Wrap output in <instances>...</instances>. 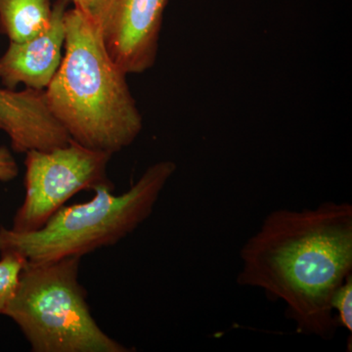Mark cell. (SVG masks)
<instances>
[{
  "instance_id": "obj_1",
  "label": "cell",
  "mask_w": 352,
  "mask_h": 352,
  "mask_svg": "<svg viewBox=\"0 0 352 352\" xmlns=\"http://www.w3.org/2000/svg\"><path fill=\"white\" fill-rule=\"evenodd\" d=\"M240 261L239 286L283 302L298 333L332 340L333 296L352 274V206L274 210L241 248Z\"/></svg>"
},
{
  "instance_id": "obj_2",
  "label": "cell",
  "mask_w": 352,
  "mask_h": 352,
  "mask_svg": "<svg viewBox=\"0 0 352 352\" xmlns=\"http://www.w3.org/2000/svg\"><path fill=\"white\" fill-rule=\"evenodd\" d=\"M66 38L59 69L44 90L51 113L72 140L115 154L143 129V118L126 82L82 9L65 13Z\"/></svg>"
},
{
  "instance_id": "obj_3",
  "label": "cell",
  "mask_w": 352,
  "mask_h": 352,
  "mask_svg": "<svg viewBox=\"0 0 352 352\" xmlns=\"http://www.w3.org/2000/svg\"><path fill=\"white\" fill-rule=\"evenodd\" d=\"M176 170L173 161L150 166L124 193L100 185L85 203L62 207L41 228L17 232L0 227V252H14L25 263L38 264L82 256L119 243L133 232L154 210L166 183Z\"/></svg>"
},
{
  "instance_id": "obj_4",
  "label": "cell",
  "mask_w": 352,
  "mask_h": 352,
  "mask_svg": "<svg viewBox=\"0 0 352 352\" xmlns=\"http://www.w3.org/2000/svg\"><path fill=\"white\" fill-rule=\"evenodd\" d=\"M80 256L25 263L3 315L34 352H129L99 327L78 282Z\"/></svg>"
},
{
  "instance_id": "obj_5",
  "label": "cell",
  "mask_w": 352,
  "mask_h": 352,
  "mask_svg": "<svg viewBox=\"0 0 352 352\" xmlns=\"http://www.w3.org/2000/svg\"><path fill=\"white\" fill-rule=\"evenodd\" d=\"M111 153L74 140L54 149L25 153V198L13 219L12 230L32 232L72 198L100 185H113L107 175Z\"/></svg>"
},
{
  "instance_id": "obj_6",
  "label": "cell",
  "mask_w": 352,
  "mask_h": 352,
  "mask_svg": "<svg viewBox=\"0 0 352 352\" xmlns=\"http://www.w3.org/2000/svg\"><path fill=\"white\" fill-rule=\"evenodd\" d=\"M168 0H95L85 12L104 47L126 75L154 67Z\"/></svg>"
},
{
  "instance_id": "obj_7",
  "label": "cell",
  "mask_w": 352,
  "mask_h": 352,
  "mask_svg": "<svg viewBox=\"0 0 352 352\" xmlns=\"http://www.w3.org/2000/svg\"><path fill=\"white\" fill-rule=\"evenodd\" d=\"M69 0H57L53 3L50 25L36 36L20 41H10L0 57V82L8 89L18 85L44 91L61 64L66 31L65 13Z\"/></svg>"
},
{
  "instance_id": "obj_8",
  "label": "cell",
  "mask_w": 352,
  "mask_h": 352,
  "mask_svg": "<svg viewBox=\"0 0 352 352\" xmlns=\"http://www.w3.org/2000/svg\"><path fill=\"white\" fill-rule=\"evenodd\" d=\"M0 131L10 139L14 152L54 149L71 138L51 113L45 94L39 90L0 88Z\"/></svg>"
},
{
  "instance_id": "obj_9",
  "label": "cell",
  "mask_w": 352,
  "mask_h": 352,
  "mask_svg": "<svg viewBox=\"0 0 352 352\" xmlns=\"http://www.w3.org/2000/svg\"><path fill=\"white\" fill-rule=\"evenodd\" d=\"M51 0H0V32L12 43L36 36L50 25Z\"/></svg>"
},
{
  "instance_id": "obj_10",
  "label": "cell",
  "mask_w": 352,
  "mask_h": 352,
  "mask_svg": "<svg viewBox=\"0 0 352 352\" xmlns=\"http://www.w3.org/2000/svg\"><path fill=\"white\" fill-rule=\"evenodd\" d=\"M0 315L15 293L25 261L14 252H0Z\"/></svg>"
},
{
  "instance_id": "obj_11",
  "label": "cell",
  "mask_w": 352,
  "mask_h": 352,
  "mask_svg": "<svg viewBox=\"0 0 352 352\" xmlns=\"http://www.w3.org/2000/svg\"><path fill=\"white\" fill-rule=\"evenodd\" d=\"M332 307L339 327L352 333V274L333 296Z\"/></svg>"
},
{
  "instance_id": "obj_12",
  "label": "cell",
  "mask_w": 352,
  "mask_h": 352,
  "mask_svg": "<svg viewBox=\"0 0 352 352\" xmlns=\"http://www.w3.org/2000/svg\"><path fill=\"white\" fill-rule=\"evenodd\" d=\"M18 175L19 166L12 152L6 146H0V182H12Z\"/></svg>"
},
{
  "instance_id": "obj_13",
  "label": "cell",
  "mask_w": 352,
  "mask_h": 352,
  "mask_svg": "<svg viewBox=\"0 0 352 352\" xmlns=\"http://www.w3.org/2000/svg\"><path fill=\"white\" fill-rule=\"evenodd\" d=\"M69 3L73 4L76 8L82 9L83 11H87L91 4L94 3L95 0H69Z\"/></svg>"
}]
</instances>
